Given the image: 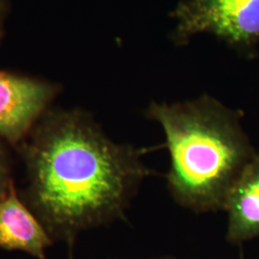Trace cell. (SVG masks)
<instances>
[{
	"label": "cell",
	"instance_id": "1",
	"mask_svg": "<svg viewBox=\"0 0 259 259\" xmlns=\"http://www.w3.org/2000/svg\"><path fill=\"white\" fill-rule=\"evenodd\" d=\"M25 166L22 201L52 240L72 248L83 232L123 219L153 174L149 149L117 143L82 110H48L17 147Z\"/></svg>",
	"mask_w": 259,
	"mask_h": 259
},
{
	"label": "cell",
	"instance_id": "2",
	"mask_svg": "<svg viewBox=\"0 0 259 259\" xmlns=\"http://www.w3.org/2000/svg\"><path fill=\"white\" fill-rule=\"evenodd\" d=\"M145 116L164 132L167 187L175 202L195 212L224 210L256 152L241 124L243 113L204 94L185 102H152Z\"/></svg>",
	"mask_w": 259,
	"mask_h": 259
},
{
	"label": "cell",
	"instance_id": "3",
	"mask_svg": "<svg viewBox=\"0 0 259 259\" xmlns=\"http://www.w3.org/2000/svg\"><path fill=\"white\" fill-rule=\"evenodd\" d=\"M171 17L178 23L170 37L179 47L208 33L248 56L259 42V0H184Z\"/></svg>",
	"mask_w": 259,
	"mask_h": 259
},
{
	"label": "cell",
	"instance_id": "4",
	"mask_svg": "<svg viewBox=\"0 0 259 259\" xmlns=\"http://www.w3.org/2000/svg\"><path fill=\"white\" fill-rule=\"evenodd\" d=\"M59 92L50 82L0 71V138L17 148Z\"/></svg>",
	"mask_w": 259,
	"mask_h": 259
},
{
	"label": "cell",
	"instance_id": "5",
	"mask_svg": "<svg viewBox=\"0 0 259 259\" xmlns=\"http://www.w3.org/2000/svg\"><path fill=\"white\" fill-rule=\"evenodd\" d=\"M54 241L22 201L16 186L0 198V249L19 250L37 259L47 258Z\"/></svg>",
	"mask_w": 259,
	"mask_h": 259
},
{
	"label": "cell",
	"instance_id": "6",
	"mask_svg": "<svg viewBox=\"0 0 259 259\" xmlns=\"http://www.w3.org/2000/svg\"><path fill=\"white\" fill-rule=\"evenodd\" d=\"M224 210L228 214L226 239L242 245L259 237V151L232 186Z\"/></svg>",
	"mask_w": 259,
	"mask_h": 259
},
{
	"label": "cell",
	"instance_id": "7",
	"mask_svg": "<svg viewBox=\"0 0 259 259\" xmlns=\"http://www.w3.org/2000/svg\"><path fill=\"white\" fill-rule=\"evenodd\" d=\"M4 142L6 141L0 138V198L8 194L15 186L11 157Z\"/></svg>",
	"mask_w": 259,
	"mask_h": 259
},
{
	"label": "cell",
	"instance_id": "8",
	"mask_svg": "<svg viewBox=\"0 0 259 259\" xmlns=\"http://www.w3.org/2000/svg\"><path fill=\"white\" fill-rule=\"evenodd\" d=\"M1 14H2V5H1V2H0V17H1Z\"/></svg>",
	"mask_w": 259,
	"mask_h": 259
},
{
	"label": "cell",
	"instance_id": "9",
	"mask_svg": "<svg viewBox=\"0 0 259 259\" xmlns=\"http://www.w3.org/2000/svg\"><path fill=\"white\" fill-rule=\"evenodd\" d=\"M157 259H172V258H170V257H160V258H157Z\"/></svg>",
	"mask_w": 259,
	"mask_h": 259
}]
</instances>
